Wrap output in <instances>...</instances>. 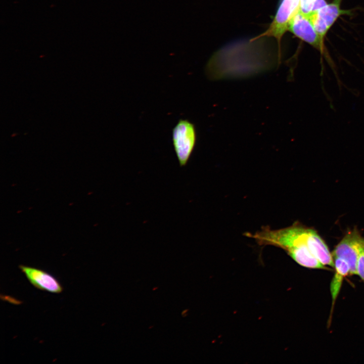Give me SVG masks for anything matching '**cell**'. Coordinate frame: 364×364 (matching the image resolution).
Masks as SVG:
<instances>
[{"mask_svg":"<svg viewBox=\"0 0 364 364\" xmlns=\"http://www.w3.org/2000/svg\"><path fill=\"white\" fill-rule=\"evenodd\" d=\"M308 229L296 222L290 226L278 230L263 226L254 234L246 233L245 235L255 239L260 245H272L282 248L303 267L328 269L311 252L307 244Z\"/></svg>","mask_w":364,"mask_h":364,"instance_id":"obj_1","label":"cell"},{"mask_svg":"<svg viewBox=\"0 0 364 364\" xmlns=\"http://www.w3.org/2000/svg\"><path fill=\"white\" fill-rule=\"evenodd\" d=\"M195 126L190 121L179 119L172 131L174 150L180 166L187 165L196 143Z\"/></svg>","mask_w":364,"mask_h":364,"instance_id":"obj_2","label":"cell"},{"mask_svg":"<svg viewBox=\"0 0 364 364\" xmlns=\"http://www.w3.org/2000/svg\"><path fill=\"white\" fill-rule=\"evenodd\" d=\"M300 0H283L268 28L256 37H274L279 45L282 36L288 30L289 24L299 11Z\"/></svg>","mask_w":364,"mask_h":364,"instance_id":"obj_3","label":"cell"},{"mask_svg":"<svg viewBox=\"0 0 364 364\" xmlns=\"http://www.w3.org/2000/svg\"><path fill=\"white\" fill-rule=\"evenodd\" d=\"M363 241L364 238L354 229L346 234L332 253L333 258H341L348 262L350 266V275H356L359 250Z\"/></svg>","mask_w":364,"mask_h":364,"instance_id":"obj_4","label":"cell"},{"mask_svg":"<svg viewBox=\"0 0 364 364\" xmlns=\"http://www.w3.org/2000/svg\"><path fill=\"white\" fill-rule=\"evenodd\" d=\"M341 1L342 0H334L310 17L314 29L323 42L327 32L338 18L342 15L348 14L349 13L347 10L341 9Z\"/></svg>","mask_w":364,"mask_h":364,"instance_id":"obj_5","label":"cell"},{"mask_svg":"<svg viewBox=\"0 0 364 364\" xmlns=\"http://www.w3.org/2000/svg\"><path fill=\"white\" fill-rule=\"evenodd\" d=\"M288 30L324 54V42L314 29L310 17L299 11L291 20Z\"/></svg>","mask_w":364,"mask_h":364,"instance_id":"obj_6","label":"cell"},{"mask_svg":"<svg viewBox=\"0 0 364 364\" xmlns=\"http://www.w3.org/2000/svg\"><path fill=\"white\" fill-rule=\"evenodd\" d=\"M19 268L35 288L52 293H60L63 287L53 275L41 269L21 265Z\"/></svg>","mask_w":364,"mask_h":364,"instance_id":"obj_7","label":"cell"},{"mask_svg":"<svg viewBox=\"0 0 364 364\" xmlns=\"http://www.w3.org/2000/svg\"><path fill=\"white\" fill-rule=\"evenodd\" d=\"M307 244L312 254L324 265L334 267L332 254L327 245L316 232L308 228Z\"/></svg>","mask_w":364,"mask_h":364,"instance_id":"obj_8","label":"cell"},{"mask_svg":"<svg viewBox=\"0 0 364 364\" xmlns=\"http://www.w3.org/2000/svg\"><path fill=\"white\" fill-rule=\"evenodd\" d=\"M335 272L330 284V292L332 300L331 312L335 302L340 291L345 277L350 274V266L348 262L341 258H334Z\"/></svg>","mask_w":364,"mask_h":364,"instance_id":"obj_9","label":"cell"},{"mask_svg":"<svg viewBox=\"0 0 364 364\" xmlns=\"http://www.w3.org/2000/svg\"><path fill=\"white\" fill-rule=\"evenodd\" d=\"M356 275L364 281V241L359 250L356 262Z\"/></svg>","mask_w":364,"mask_h":364,"instance_id":"obj_10","label":"cell"},{"mask_svg":"<svg viewBox=\"0 0 364 364\" xmlns=\"http://www.w3.org/2000/svg\"><path fill=\"white\" fill-rule=\"evenodd\" d=\"M315 0H300L299 11L310 17Z\"/></svg>","mask_w":364,"mask_h":364,"instance_id":"obj_11","label":"cell"},{"mask_svg":"<svg viewBox=\"0 0 364 364\" xmlns=\"http://www.w3.org/2000/svg\"><path fill=\"white\" fill-rule=\"evenodd\" d=\"M327 4L325 0H315L313 7L311 15L316 13L323 7H325Z\"/></svg>","mask_w":364,"mask_h":364,"instance_id":"obj_12","label":"cell"}]
</instances>
